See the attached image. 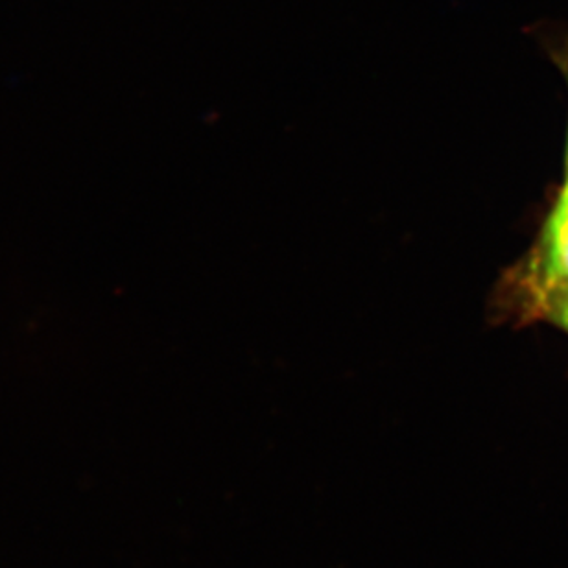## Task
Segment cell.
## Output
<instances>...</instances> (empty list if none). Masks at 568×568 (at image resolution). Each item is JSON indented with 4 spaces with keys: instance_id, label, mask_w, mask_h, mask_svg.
Here are the masks:
<instances>
[{
    "instance_id": "obj_4",
    "label": "cell",
    "mask_w": 568,
    "mask_h": 568,
    "mask_svg": "<svg viewBox=\"0 0 568 568\" xmlns=\"http://www.w3.org/2000/svg\"><path fill=\"white\" fill-rule=\"evenodd\" d=\"M565 185H568V153H567V181H565Z\"/></svg>"
},
{
    "instance_id": "obj_1",
    "label": "cell",
    "mask_w": 568,
    "mask_h": 568,
    "mask_svg": "<svg viewBox=\"0 0 568 568\" xmlns=\"http://www.w3.org/2000/svg\"><path fill=\"white\" fill-rule=\"evenodd\" d=\"M531 286L568 284V202L559 197L542 236L539 261L534 264Z\"/></svg>"
},
{
    "instance_id": "obj_2",
    "label": "cell",
    "mask_w": 568,
    "mask_h": 568,
    "mask_svg": "<svg viewBox=\"0 0 568 568\" xmlns=\"http://www.w3.org/2000/svg\"><path fill=\"white\" fill-rule=\"evenodd\" d=\"M534 295L541 303L539 311L568 331V284L534 286Z\"/></svg>"
},
{
    "instance_id": "obj_3",
    "label": "cell",
    "mask_w": 568,
    "mask_h": 568,
    "mask_svg": "<svg viewBox=\"0 0 568 568\" xmlns=\"http://www.w3.org/2000/svg\"><path fill=\"white\" fill-rule=\"evenodd\" d=\"M561 200H567L568 202V185H565L564 192H561Z\"/></svg>"
}]
</instances>
